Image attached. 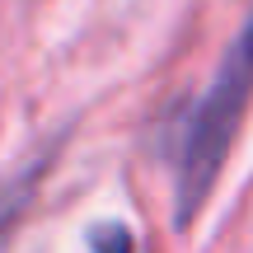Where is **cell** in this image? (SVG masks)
<instances>
[{
    "label": "cell",
    "mask_w": 253,
    "mask_h": 253,
    "mask_svg": "<svg viewBox=\"0 0 253 253\" xmlns=\"http://www.w3.org/2000/svg\"><path fill=\"white\" fill-rule=\"evenodd\" d=\"M249 103H253V5L244 14V28L230 42V52L220 56L207 94L192 103L188 122H183L178 164H173V220L178 225H192L197 211L207 207Z\"/></svg>",
    "instance_id": "6da1fadb"
}]
</instances>
